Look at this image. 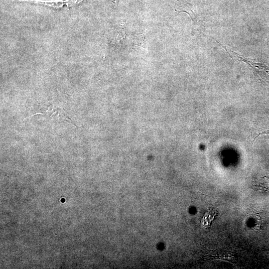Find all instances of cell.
<instances>
[{"label": "cell", "mask_w": 269, "mask_h": 269, "mask_svg": "<svg viewBox=\"0 0 269 269\" xmlns=\"http://www.w3.org/2000/svg\"><path fill=\"white\" fill-rule=\"evenodd\" d=\"M21 1H29L36 4L45 5L54 9H60L66 5L67 8L79 4L84 0H19Z\"/></svg>", "instance_id": "cell-1"}, {"label": "cell", "mask_w": 269, "mask_h": 269, "mask_svg": "<svg viewBox=\"0 0 269 269\" xmlns=\"http://www.w3.org/2000/svg\"><path fill=\"white\" fill-rule=\"evenodd\" d=\"M176 10L178 11V13L185 12L190 16L193 23L192 30H193L194 29H196L197 27L199 26V23L198 22V20L197 19V17H196L194 13L188 5L181 3V4H179L178 5V6H177Z\"/></svg>", "instance_id": "cell-2"}, {"label": "cell", "mask_w": 269, "mask_h": 269, "mask_svg": "<svg viewBox=\"0 0 269 269\" xmlns=\"http://www.w3.org/2000/svg\"><path fill=\"white\" fill-rule=\"evenodd\" d=\"M255 188L260 191L269 190V177L264 176L260 178L254 185Z\"/></svg>", "instance_id": "cell-3"}, {"label": "cell", "mask_w": 269, "mask_h": 269, "mask_svg": "<svg viewBox=\"0 0 269 269\" xmlns=\"http://www.w3.org/2000/svg\"><path fill=\"white\" fill-rule=\"evenodd\" d=\"M269 134V131H264V132H261L259 133V134H258V135H260V134Z\"/></svg>", "instance_id": "cell-4"}, {"label": "cell", "mask_w": 269, "mask_h": 269, "mask_svg": "<svg viewBox=\"0 0 269 269\" xmlns=\"http://www.w3.org/2000/svg\"><path fill=\"white\" fill-rule=\"evenodd\" d=\"M118 0H113V2L116 4L117 3V1Z\"/></svg>", "instance_id": "cell-5"}]
</instances>
